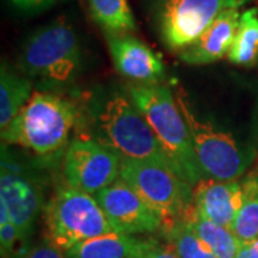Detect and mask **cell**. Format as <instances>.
Returning a JSON list of instances; mask_svg holds the SVG:
<instances>
[{
  "mask_svg": "<svg viewBox=\"0 0 258 258\" xmlns=\"http://www.w3.org/2000/svg\"><path fill=\"white\" fill-rule=\"evenodd\" d=\"M128 98L145 116L176 172L192 186L205 179L189 129L171 88L164 83H135L128 86Z\"/></svg>",
  "mask_w": 258,
  "mask_h": 258,
  "instance_id": "cell-1",
  "label": "cell"
},
{
  "mask_svg": "<svg viewBox=\"0 0 258 258\" xmlns=\"http://www.w3.org/2000/svg\"><path fill=\"white\" fill-rule=\"evenodd\" d=\"M78 118L76 106L55 93L35 92L15 120L2 131L3 142L37 155H52L68 147Z\"/></svg>",
  "mask_w": 258,
  "mask_h": 258,
  "instance_id": "cell-2",
  "label": "cell"
},
{
  "mask_svg": "<svg viewBox=\"0 0 258 258\" xmlns=\"http://www.w3.org/2000/svg\"><path fill=\"white\" fill-rule=\"evenodd\" d=\"M43 220L47 242L64 252L82 241L116 232L96 197L69 184L59 186L43 207Z\"/></svg>",
  "mask_w": 258,
  "mask_h": 258,
  "instance_id": "cell-3",
  "label": "cell"
},
{
  "mask_svg": "<svg viewBox=\"0 0 258 258\" xmlns=\"http://www.w3.org/2000/svg\"><path fill=\"white\" fill-rule=\"evenodd\" d=\"M96 128V141L115 149L122 158L151 161L175 171L145 116L126 96L113 95L103 103Z\"/></svg>",
  "mask_w": 258,
  "mask_h": 258,
  "instance_id": "cell-4",
  "label": "cell"
},
{
  "mask_svg": "<svg viewBox=\"0 0 258 258\" xmlns=\"http://www.w3.org/2000/svg\"><path fill=\"white\" fill-rule=\"evenodd\" d=\"M178 108L189 129L194 151L207 178L217 181H237L254 161L249 148L210 122L200 119L189 106L184 89H175Z\"/></svg>",
  "mask_w": 258,
  "mask_h": 258,
  "instance_id": "cell-5",
  "label": "cell"
},
{
  "mask_svg": "<svg viewBox=\"0 0 258 258\" xmlns=\"http://www.w3.org/2000/svg\"><path fill=\"white\" fill-rule=\"evenodd\" d=\"M82 66L78 35L63 20L37 29L29 37L20 55V68L32 76L50 83L72 81Z\"/></svg>",
  "mask_w": 258,
  "mask_h": 258,
  "instance_id": "cell-6",
  "label": "cell"
},
{
  "mask_svg": "<svg viewBox=\"0 0 258 258\" xmlns=\"http://www.w3.org/2000/svg\"><path fill=\"white\" fill-rule=\"evenodd\" d=\"M120 178L164 218H184L194 207V186L172 168L151 161L122 158Z\"/></svg>",
  "mask_w": 258,
  "mask_h": 258,
  "instance_id": "cell-7",
  "label": "cell"
},
{
  "mask_svg": "<svg viewBox=\"0 0 258 258\" xmlns=\"http://www.w3.org/2000/svg\"><path fill=\"white\" fill-rule=\"evenodd\" d=\"M249 0H158L159 35L171 50H184L227 9H240Z\"/></svg>",
  "mask_w": 258,
  "mask_h": 258,
  "instance_id": "cell-8",
  "label": "cell"
},
{
  "mask_svg": "<svg viewBox=\"0 0 258 258\" xmlns=\"http://www.w3.org/2000/svg\"><path fill=\"white\" fill-rule=\"evenodd\" d=\"M122 157L92 138H75L63 154L66 184L86 194H96L120 176Z\"/></svg>",
  "mask_w": 258,
  "mask_h": 258,
  "instance_id": "cell-9",
  "label": "cell"
},
{
  "mask_svg": "<svg viewBox=\"0 0 258 258\" xmlns=\"http://www.w3.org/2000/svg\"><path fill=\"white\" fill-rule=\"evenodd\" d=\"M95 197L116 232L138 235L164 228V218L120 176Z\"/></svg>",
  "mask_w": 258,
  "mask_h": 258,
  "instance_id": "cell-10",
  "label": "cell"
},
{
  "mask_svg": "<svg viewBox=\"0 0 258 258\" xmlns=\"http://www.w3.org/2000/svg\"><path fill=\"white\" fill-rule=\"evenodd\" d=\"M0 201L6 204L10 220L29 238L42 210V195L35 182L22 174L18 164L2 149Z\"/></svg>",
  "mask_w": 258,
  "mask_h": 258,
  "instance_id": "cell-11",
  "label": "cell"
},
{
  "mask_svg": "<svg viewBox=\"0 0 258 258\" xmlns=\"http://www.w3.org/2000/svg\"><path fill=\"white\" fill-rule=\"evenodd\" d=\"M116 71L138 83L157 85L165 81V66L157 52L131 33L106 35Z\"/></svg>",
  "mask_w": 258,
  "mask_h": 258,
  "instance_id": "cell-12",
  "label": "cell"
},
{
  "mask_svg": "<svg viewBox=\"0 0 258 258\" xmlns=\"http://www.w3.org/2000/svg\"><path fill=\"white\" fill-rule=\"evenodd\" d=\"M245 203L242 182L205 178L194 186V208L222 227L231 228Z\"/></svg>",
  "mask_w": 258,
  "mask_h": 258,
  "instance_id": "cell-13",
  "label": "cell"
},
{
  "mask_svg": "<svg viewBox=\"0 0 258 258\" xmlns=\"http://www.w3.org/2000/svg\"><path fill=\"white\" fill-rule=\"evenodd\" d=\"M240 16L238 9L224 10L201 36L179 52V59L188 64H208L228 55Z\"/></svg>",
  "mask_w": 258,
  "mask_h": 258,
  "instance_id": "cell-14",
  "label": "cell"
},
{
  "mask_svg": "<svg viewBox=\"0 0 258 258\" xmlns=\"http://www.w3.org/2000/svg\"><path fill=\"white\" fill-rule=\"evenodd\" d=\"M155 241L111 232L76 244L66 251V258H145Z\"/></svg>",
  "mask_w": 258,
  "mask_h": 258,
  "instance_id": "cell-15",
  "label": "cell"
},
{
  "mask_svg": "<svg viewBox=\"0 0 258 258\" xmlns=\"http://www.w3.org/2000/svg\"><path fill=\"white\" fill-rule=\"evenodd\" d=\"M181 220H184L189 225V228L210 247L217 258H237L245 245L235 237V234L230 228L210 221L194 207Z\"/></svg>",
  "mask_w": 258,
  "mask_h": 258,
  "instance_id": "cell-16",
  "label": "cell"
},
{
  "mask_svg": "<svg viewBox=\"0 0 258 258\" xmlns=\"http://www.w3.org/2000/svg\"><path fill=\"white\" fill-rule=\"evenodd\" d=\"M32 83L18 76L6 64L0 72V129L9 126L32 98Z\"/></svg>",
  "mask_w": 258,
  "mask_h": 258,
  "instance_id": "cell-17",
  "label": "cell"
},
{
  "mask_svg": "<svg viewBox=\"0 0 258 258\" xmlns=\"http://www.w3.org/2000/svg\"><path fill=\"white\" fill-rule=\"evenodd\" d=\"M227 57L238 66H251L258 59V9L249 8L240 16L237 33Z\"/></svg>",
  "mask_w": 258,
  "mask_h": 258,
  "instance_id": "cell-18",
  "label": "cell"
},
{
  "mask_svg": "<svg viewBox=\"0 0 258 258\" xmlns=\"http://www.w3.org/2000/svg\"><path fill=\"white\" fill-rule=\"evenodd\" d=\"M93 20L106 35H125L137 29L128 0H88Z\"/></svg>",
  "mask_w": 258,
  "mask_h": 258,
  "instance_id": "cell-19",
  "label": "cell"
},
{
  "mask_svg": "<svg viewBox=\"0 0 258 258\" xmlns=\"http://www.w3.org/2000/svg\"><path fill=\"white\" fill-rule=\"evenodd\" d=\"M165 238L168 245L175 251L179 258H217L210 247L204 242L184 220L166 222Z\"/></svg>",
  "mask_w": 258,
  "mask_h": 258,
  "instance_id": "cell-20",
  "label": "cell"
},
{
  "mask_svg": "<svg viewBox=\"0 0 258 258\" xmlns=\"http://www.w3.org/2000/svg\"><path fill=\"white\" fill-rule=\"evenodd\" d=\"M245 203L235 217L230 230L244 244L258 240V176H249L242 182Z\"/></svg>",
  "mask_w": 258,
  "mask_h": 258,
  "instance_id": "cell-21",
  "label": "cell"
},
{
  "mask_svg": "<svg viewBox=\"0 0 258 258\" xmlns=\"http://www.w3.org/2000/svg\"><path fill=\"white\" fill-rule=\"evenodd\" d=\"M26 258H63V255H62L60 249H57L52 244L47 242V244L32 247Z\"/></svg>",
  "mask_w": 258,
  "mask_h": 258,
  "instance_id": "cell-22",
  "label": "cell"
},
{
  "mask_svg": "<svg viewBox=\"0 0 258 258\" xmlns=\"http://www.w3.org/2000/svg\"><path fill=\"white\" fill-rule=\"evenodd\" d=\"M145 258H179V255L169 245H164V244L155 241V244L149 249Z\"/></svg>",
  "mask_w": 258,
  "mask_h": 258,
  "instance_id": "cell-23",
  "label": "cell"
},
{
  "mask_svg": "<svg viewBox=\"0 0 258 258\" xmlns=\"http://www.w3.org/2000/svg\"><path fill=\"white\" fill-rule=\"evenodd\" d=\"M55 0H10V3L20 10H33L42 9L45 6H49Z\"/></svg>",
  "mask_w": 258,
  "mask_h": 258,
  "instance_id": "cell-24",
  "label": "cell"
},
{
  "mask_svg": "<svg viewBox=\"0 0 258 258\" xmlns=\"http://www.w3.org/2000/svg\"><path fill=\"white\" fill-rule=\"evenodd\" d=\"M237 258H258V240L245 244Z\"/></svg>",
  "mask_w": 258,
  "mask_h": 258,
  "instance_id": "cell-25",
  "label": "cell"
}]
</instances>
